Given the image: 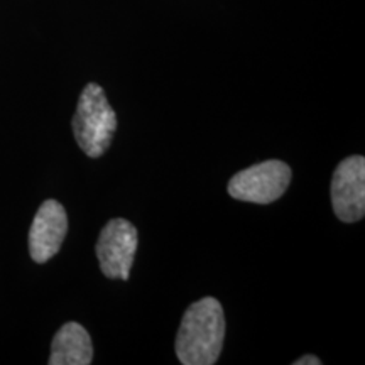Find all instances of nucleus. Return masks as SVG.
Here are the masks:
<instances>
[{"mask_svg":"<svg viewBox=\"0 0 365 365\" xmlns=\"http://www.w3.org/2000/svg\"><path fill=\"white\" fill-rule=\"evenodd\" d=\"M322 364V360L318 357H314V355H304V357H301L299 360H296L294 365H319Z\"/></svg>","mask_w":365,"mask_h":365,"instance_id":"obj_8","label":"nucleus"},{"mask_svg":"<svg viewBox=\"0 0 365 365\" xmlns=\"http://www.w3.org/2000/svg\"><path fill=\"white\" fill-rule=\"evenodd\" d=\"M137 242V228L124 218H113L102 228L97 242V257L105 276L110 279H129Z\"/></svg>","mask_w":365,"mask_h":365,"instance_id":"obj_4","label":"nucleus"},{"mask_svg":"<svg viewBox=\"0 0 365 365\" xmlns=\"http://www.w3.org/2000/svg\"><path fill=\"white\" fill-rule=\"evenodd\" d=\"M225 339L223 308L215 298H203L182 314L176 336V355L182 365H213Z\"/></svg>","mask_w":365,"mask_h":365,"instance_id":"obj_1","label":"nucleus"},{"mask_svg":"<svg viewBox=\"0 0 365 365\" xmlns=\"http://www.w3.org/2000/svg\"><path fill=\"white\" fill-rule=\"evenodd\" d=\"M331 205L341 222L352 223L365 215V159L350 156L336 166L331 178Z\"/></svg>","mask_w":365,"mask_h":365,"instance_id":"obj_5","label":"nucleus"},{"mask_svg":"<svg viewBox=\"0 0 365 365\" xmlns=\"http://www.w3.org/2000/svg\"><path fill=\"white\" fill-rule=\"evenodd\" d=\"M291 182V168L271 159L237 173L228 182V193L240 202L267 205L279 200Z\"/></svg>","mask_w":365,"mask_h":365,"instance_id":"obj_3","label":"nucleus"},{"mask_svg":"<svg viewBox=\"0 0 365 365\" xmlns=\"http://www.w3.org/2000/svg\"><path fill=\"white\" fill-rule=\"evenodd\" d=\"M68 232L66 210L56 200H46L36 213L29 230V254L43 264L58 254Z\"/></svg>","mask_w":365,"mask_h":365,"instance_id":"obj_6","label":"nucleus"},{"mask_svg":"<svg viewBox=\"0 0 365 365\" xmlns=\"http://www.w3.org/2000/svg\"><path fill=\"white\" fill-rule=\"evenodd\" d=\"M117 130V115L105 91L97 83H88L81 91L73 117V135L88 158H100L112 143Z\"/></svg>","mask_w":365,"mask_h":365,"instance_id":"obj_2","label":"nucleus"},{"mask_svg":"<svg viewBox=\"0 0 365 365\" xmlns=\"http://www.w3.org/2000/svg\"><path fill=\"white\" fill-rule=\"evenodd\" d=\"M91 359V339L80 323L70 322L59 328L53 339L49 365H90Z\"/></svg>","mask_w":365,"mask_h":365,"instance_id":"obj_7","label":"nucleus"}]
</instances>
